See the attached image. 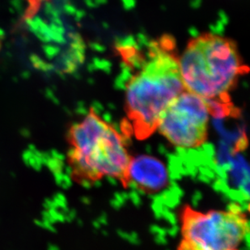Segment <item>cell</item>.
Wrapping results in <instances>:
<instances>
[{"instance_id":"3957f363","label":"cell","mask_w":250,"mask_h":250,"mask_svg":"<svg viewBox=\"0 0 250 250\" xmlns=\"http://www.w3.org/2000/svg\"><path fill=\"white\" fill-rule=\"evenodd\" d=\"M179 69L186 90L207 102L230 101L229 93L249 72L236 42L213 33L189 41Z\"/></svg>"},{"instance_id":"8992f818","label":"cell","mask_w":250,"mask_h":250,"mask_svg":"<svg viewBox=\"0 0 250 250\" xmlns=\"http://www.w3.org/2000/svg\"><path fill=\"white\" fill-rule=\"evenodd\" d=\"M169 185V172L163 161L151 155L131 156L124 187H135L145 194H159Z\"/></svg>"},{"instance_id":"7a4b0ae2","label":"cell","mask_w":250,"mask_h":250,"mask_svg":"<svg viewBox=\"0 0 250 250\" xmlns=\"http://www.w3.org/2000/svg\"><path fill=\"white\" fill-rule=\"evenodd\" d=\"M69 174L79 184L92 185L109 177L124 187L131 156L123 135L91 109L67 133Z\"/></svg>"},{"instance_id":"5b68a950","label":"cell","mask_w":250,"mask_h":250,"mask_svg":"<svg viewBox=\"0 0 250 250\" xmlns=\"http://www.w3.org/2000/svg\"><path fill=\"white\" fill-rule=\"evenodd\" d=\"M209 115L205 100L185 90L163 112L157 130L173 146L198 148L208 140Z\"/></svg>"},{"instance_id":"277c9868","label":"cell","mask_w":250,"mask_h":250,"mask_svg":"<svg viewBox=\"0 0 250 250\" xmlns=\"http://www.w3.org/2000/svg\"><path fill=\"white\" fill-rule=\"evenodd\" d=\"M177 250H242L249 219L242 208L200 210L189 205L180 210Z\"/></svg>"},{"instance_id":"6da1fadb","label":"cell","mask_w":250,"mask_h":250,"mask_svg":"<svg viewBox=\"0 0 250 250\" xmlns=\"http://www.w3.org/2000/svg\"><path fill=\"white\" fill-rule=\"evenodd\" d=\"M127 63L139 64V71L128 81L123 130L136 139H147L158 128L168 104L184 92L179 58L174 39L165 35L152 41L145 55L133 48L123 54Z\"/></svg>"}]
</instances>
